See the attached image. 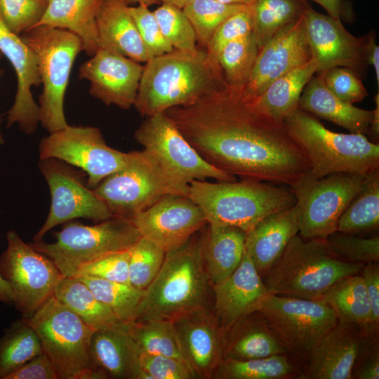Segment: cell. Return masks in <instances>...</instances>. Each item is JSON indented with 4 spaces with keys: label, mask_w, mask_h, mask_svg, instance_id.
Wrapping results in <instances>:
<instances>
[{
    "label": "cell",
    "mask_w": 379,
    "mask_h": 379,
    "mask_svg": "<svg viewBox=\"0 0 379 379\" xmlns=\"http://www.w3.org/2000/svg\"><path fill=\"white\" fill-rule=\"evenodd\" d=\"M164 112L204 159L235 177L291 187L310 170L284 122L227 85Z\"/></svg>",
    "instance_id": "1"
},
{
    "label": "cell",
    "mask_w": 379,
    "mask_h": 379,
    "mask_svg": "<svg viewBox=\"0 0 379 379\" xmlns=\"http://www.w3.org/2000/svg\"><path fill=\"white\" fill-rule=\"evenodd\" d=\"M226 85L221 69L208 62L205 50L188 53L173 49L145 62L133 106L147 117L192 103Z\"/></svg>",
    "instance_id": "2"
},
{
    "label": "cell",
    "mask_w": 379,
    "mask_h": 379,
    "mask_svg": "<svg viewBox=\"0 0 379 379\" xmlns=\"http://www.w3.org/2000/svg\"><path fill=\"white\" fill-rule=\"evenodd\" d=\"M202 229L178 248L166 253L159 272L144 290L133 321H172L206 308L211 286L204 258L206 232H201Z\"/></svg>",
    "instance_id": "3"
},
{
    "label": "cell",
    "mask_w": 379,
    "mask_h": 379,
    "mask_svg": "<svg viewBox=\"0 0 379 379\" xmlns=\"http://www.w3.org/2000/svg\"><path fill=\"white\" fill-rule=\"evenodd\" d=\"M187 196L201 209L208 225L234 226L246 233L267 215L295 204L288 186L252 179L193 180Z\"/></svg>",
    "instance_id": "4"
},
{
    "label": "cell",
    "mask_w": 379,
    "mask_h": 379,
    "mask_svg": "<svg viewBox=\"0 0 379 379\" xmlns=\"http://www.w3.org/2000/svg\"><path fill=\"white\" fill-rule=\"evenodd\" d=\"M363 266L339 259L324 240L298 234L262 279L271 294L320 300L338 280L359 274Z\"/></svg>",
    "instance_id": "5"
},
{
    "label": "cell",
    "mask_w": 379,
    "mask_h": 379,
    "mask_svg": "<svg viewBox=\"0 0 379 379\" xmlns=\"http://www.w3.org/2000/svg\"><path fill=\"white\" fill-rule=\"evenodd\" d=\"M283 122L305 154L310 165L308 173L314 178L336 173L368 175L379 169V145L364 134L330 131L299 108Z\"/></svg>",
    "instance_id": "6"
},
{
    "label": "cell",
    "mask_w": 379,
    "mask_h": 379,
    "mask_svg": "<svg viewBox=\"0 0 379 379\" xmlns=\"http://www.w3.org/2000/svg\"><path fill=\"white\" fill-rule=\"evenodd\" d=\"M25 319L38 335L59 379L108 378L91 359L90 343L95 330L53 295Z\"/></svg>",
    "instance_id": "7"
},
{
    "label": "cell",
    "mask_w": 379,
    "mask_h": 379,
    "mask_svg": "<svg viewBox=\"0 0 379 379\" xmlns=\"http://www.w3.org/2000/svg\"><path fill=\"white\" fill-rule=\"evenodd\" d=\"M34 53L43 90L39 124L49 133L66 127L64 100L73 63L83 51L80 39L62 29L34 27L20 35Z\"/></svg>",
    "instance_id": "8"
},
{
    "label": "cell",
    "mask_w": 379,
    "mask_h": 379,
    "mask_svg": "<svg viewBox=\"0 0 379 379\" xmlns=\"http://www.w3.org/2000/svg\"><path fill=\"white\" fill-rule=\"evenodd\" d=\"M188 186L142 149L128 152L125 166L106 177L93 190L114 217L131 220L166 195H187Z\"/></svg>",
    "instance_id": "9"
},
{
    "label": "cell",
    "mask_w": 379,
    "mask_h": 379,
    "mask_svg": "<svg viewBox=\"0 0 379 379\" xmlns=\"http://www.w3.org/2000/svg\"><path fill=\"white\" fill-rule=\"evenodd\" d=\"M30 245L56 265L62 277H74L82 266L107 255L128 250L141 237L133 222L113 217L93 225L69 221L53 234Z\"/></svg>",
    "instance_id": "10"
},
{
    "label": "cell",
    "mask_w": 379,
    "mask_h": 379,
    "mask_svg": "<svg viewBox=\"0 0 379 379\" xmlns=\"http://www.w3.org/2000/svg\"><path fill=\"white\" fill-rule=\"evenodd\" d=\"M308 172L289 187L295 197L298 234L305 239L324 240L337 231L340 215L368 175L336 173L314 178Z\"/></svg>",
    "instance_id": "11"
},
{
    "label": "cell",
    "mask_w": 379,
    "mask_h": 379,
    "mask_svg": "<svg viewBox=\"0 0 379 379\" xmlns=\"http://www.w3.org/2000/svg\"><path fill=\"white\" fill-rule=\"evenodd\" d=\"M288 352L305 364L338 318L323 300L270 293L260 310Z\"/></svg>",
    "instance_id": "12"
},
{
    "label": "cell",
    "mask_w": 379,
    "mask_h": 379,
    "mask_svg": "<svg viewBox=\"0 0 379 379\" xmlns=\"http://www.w3.org/2000/svg\"><path fill=\"white\" fill-rule=\"evenodd\" d=\"M6 239L0 272L12 290L13 305L22 317L29 318L53 295L62 276L51 259L26 244L14 230L7 232Z\"/></svg>",
    "instance_id": "13"
},
{
    "label": "cell",
    "mask_w": 379,
    "mask_h": 379,
    "mask_svg": "<svg viewBox=\"0 0 379 379\" xmlns=\"http://www.w3.org/2000/svg\"><path fill=\"white\" fill-rule=\"evenodd\" d=\"M143 149L152 155L175 179L189 185L193 180L213 178L234 181V175L204 159L165 112L145 117L134 133Z\"/></svg>",
    "instance_id": "14"
},
{
    "label": "cell",
    "mask_w": 379,
    "mask_h": 379,
    "mask_svg": "<svg viewBox=\"0 0 379 379\" xmlns=\"http://www.w3.org/2000/svg\"><path fill=\"white\" fill-rule=\"evenodd\" d=\"M39 154L40 160L54 158L81 169L92 189L123 168L128 159V152L107 145L99 128L83 126L67 125L49 133L41 140Z\"/></svg>",
    "instance_id": "15"
},
{
    "label": "cell",
    "mask_w": 379,
    "mask_h": 379,
    "mask_svg": "<svg viewBox=\"0 0 379 379\" xmlns=\"http://www.w3.org/2000/svg\"><path fill=\"white\" fill-rule=\"evenodd\" d=\"M39 168L49 187L51 201L47 218L33 241L43 239L53 227L74 219L99 222L114 217L94 190L85 182L84 171L54 158L40 160Z\"/></svg>",
    "instance_id": "16"
},
{
    "label": "cell",
    "mask_w": 379,
    "mask_h": 379,
    "mask_svg": "<svg viewBox=\"0 0 379 379\" xmlns=\"http://www.w3.org/2000/svg\"><path fill=\"white\" fill-rule=\"evenodd\" d=\"M311 59L303 13L259 50L247 83L238 91L241 99L248 102L253 101L276 79Z\"/></svg>",
    "instance_id": "17"
},
{
    "label": "cell",
    "mask_w": 379,
    "mask_h": 379,
    "mask_svg": "<svg viewBox=\"0 0 379 379\" xmlns=\"http://www.w3.org/2000/svg\"><path fill=\"white\" fill-rule=\"evenodd\" d=\"M130 220L141 237L166 253L178 248L208 225L199 206L183 194L166 195Z\"/></svg>",
    "instance_id": "18"
},
{
    "label": "cell",
    "mask_w": 379,
    "mask_h": 379,
    "mask_svg": "<svg viewBox=\"0 0 379 379\" xmlns=\"http://www.w3.org/2000/svg\"><path fill=\"white\" fill-rule=\"evenodd\" d=\"M312 59L317 74L341 67L352 69L359 77L368 65L366 38L350 34L341 20L314 11L307 3L304 11Z\"/></svg>",
    "instance_id": "19"
},
{
    "label": "cell",
    "mask_w": 379,
    "mask_h": 379,
    "mask_svg": "<svg viewBox=\"0 0 379 379\" xmlns=\"http://www.w3.org/2000/svg\"><path fill=\"white\" fill-rule=\"evenodd\" d=\"M142 71L140 62L99 48L80 65L79 77L90 81V94L105 105L128 109L134 105Z\"/></svg>",
    "instance_id": "20"
},
{
    "label": "cell",
    "mask_w": 379,
    "mask_h": 379,
    "mask_svg": "<svg viewBox=\"0 0 379 379\" xmlns=\"http://www.w3.org/2000/svg\"><path fill=\"white\" fill-rule=\"evenodd\" d=\"M0 52L11 62L18 80L15 100L7 112L6 126L16 124L23 133L32 134L39 124V109L31 89L41 84L36 55L20 36L11 32L1 21Z\"/></svg>",
    "instance_id": "21"
},
{
    "label": "cell",
    "mask_w": 379,
    "mask_h": 379,
    "mask_svg": "<svg viewBox=\"0 0 379 379\" xmlns=\"http://www.w3.org/2000/svg\"><path fill=\"white\" fill-rule=\"evenodd\" d=\"M211 288L214 295L213 313L220 331L260 311L270 294L246 250L235 271L223 282Z\"/></svg>",
    "instance_id": "22"
},
{
    "label": "cell",
    "mask_w": 379,
    "mask_h": 379,
    "mask_svg": "<svg viewBox=\"0 0 379 379\" xmlns=\"http://www.w3.org/2000/svg\"><path fill=\"white\" fill-rule=\"evenodd\" d=\"M172 321L185 360L198 378H212L222 359L220 328L213 312L200 309Z\"/></svg>",
    "instance_id": "23"
},
{
    "label": "cell",
    "mask_w": 379,
    "mask_h": 379,
    "mask_svg": "<svg viewBox=\"0 0 379 379\" xmlns=\"http://www.w3.org/2000/svg\"><path fill=\"white\" fill-rule=\"evenodd\" d=\"M365 330L339 319L312 351L299 379H351Z\"/></svg>",
    "instance_id": "24"
},
{
    "label": "cell",
    "mask_w": 379,
    "mask_h": 379,
    "mask_svg": "<svg viewBox=\"0 0 379 379\" xmlns=\"http://www.w3.org/2000/svg\"><path fill=\"white\" fill-rule=\"evenodd\" d=\"M222 359L248 360L288 353L260 311L220 331Z\"/></svg>",
    "instance_id": "25"
},
{
    "label": "cell",
    "mask_w": 379,
    "mask_h": 379,
    "mask_svg": "<svg viewBox=\"0 0 379 379\" xmlns=\"http://www.w3.org/2000/svg\"><path fill=\"white\" fill-rule=\"evenodd\" d=\"M298 232L295 204L267 215L247 233L245 250L261 277L279 259Z\"/></svg>",
    "instance_id": "26"
},
{
    "label": "cell",
    "mask_w": 379,
    "mask_h": 379,
    "mask_svg": "<svg viewBox=\"0 0 379 379\" xmlns=\"http://www.w3.org/2000/svg\"><path fill=\"white\" fill-rule=\"evenodd\" d=\"M95 367L102 369L108 378L140 379V352L130 336L126 324L95 330L90 343Z\"/></svg>",
    "instance_id": "27"
},
{
    "label": "cell",
    "mask_w": 379,
    "mask_h": 379,
    "mask_svg": "<svg viewBox=\"0 0 379 379\" xmlns=\"http://www.w3.org/2000/svg\"><path fill=\"white\" fill-rule=\"evenodd\" d=\"M99 48L146 62L149 56L129 6L122 0H104L96 19Z\"/></svg>",
    "instance_id": "28"
},
{
    "label": "cell",
    "mask_w": 379,
    "mask_h": 379,
    "mask_svg": "<svg viewBox=\"0 0 379 379\" xmlns=\"http://www.w3.org/2000/svg\"><path fill=\"white\" fill-rule=\"evenodd\" d=\"M298 108L352 133H368L373 117V110L359 108L334 95L326 88L320 74L313 76L304 88Z\"/></svg>",
    "instance_id": "29"
},
{
    "label": "cell",
    "mask_w": 379,
    "mask_h": 379,
    "mask_svg": "<svg viewBox=\"0 0 379 379\" xmlns=\"http://www.w3.org/2000/svg\"><path fill=\"white\" fill-rule=\"evenodd\" d=\"M104 0H48L46 11L36 26L67 30L82 42L89 56L99 49L96 19Z\"/></svg>",
    "instance_id": "30"
},
{
    "label": "cell",
    "mask_w": 379,
    "mask_h": 379,
    "mask_svg": "<svg viewBox=\"0 0 379 379\" xmlns=\"http://www.w3.org/2000/svg\"><path fill=\"white\" fill-rule=\"evenodd\" d=\"M246 234L237 227L208 225L204 258L211 286L223 282L238 267L245 252Z\"/></svg>",
    "instance_id": "31"
},
{
    "label": "cell",
    "mask_w": 379,
    "mask_h": 379,
    "mask_svg": "<svg viewBox=\"0 0 379 379\" xmlns=\"http://www.w3.org/2000/svg\"><path fill=\"white\" fill-rule=\"evenodd\" d=\"M317 72L311 59L305 65L273 81L263 93L249 103L275 121L284 120L298 108L302 92Z\"/></svg>",
    "instance_id": "32"
},
{
    "label": "cell",
    "mask_w": 379,
    "mask_h": 379,
    "mask_svg": "<svg viewBox=\"0 0 379 379\" xmlns=\"http://www.w3.org/2000/svg\"><path fill=\"white\" fill-rule=\"evenodd\" d=\"M305 364L289 353L248 360L222 359L213 379H293L302 373Z\"/></svg>",
    "instance_id": "33"
},
{
    "label": "cell",
    "mask_w": 379,
    "mask_h": 379,
    "mask_svg": "<svg viewBox=\"0 0 379 379\" xmlns=\"http://www.w3.org/2000/svg\"><path fill=\"white\" fill-rule=\"evenodd\" d=\"M53 296L93 330L110 327L120 322L78 277H62L55 287Z\"/></svg>",
    "instance_id": "34"
},
{
    "label": "cell",
    "mask_w": 379,
    "mask_h": 379,
    "mask_svg": "<svg viewBox=\"0 0 379 379\" xmlns=\"http://www.w3.org/2000/svg\"><path fill=\"white\" fill-rule=\"evenodd\" d=\"M321 300L331 307L339 319L354 322L371 331L370 302L364 279L360 273L338 280Z\"/></svg>",
    "instance_id": "35"
},
{
    "label": "cell",
    "mask_w": 379,
    "mask_h": 379,
    "mask_svg": "<svg viewBox=\"0 0 379 379\" xmlns=\"http://www.w3.org/2000/svg\"><path fill=\"white\" fill-rule=\"evenodd\" d=\"M379 226V169L368 174L340 215L337 231L359 235Z\"/></svg>",
    "instance_id": "36"
},
{
    "label": "cell",
    "mask_w": 379,
    "mask_h": 379,
    "mask_svg": "<svg viewBox=\"0 0 379 379\" xmlns=\"http://www.w3.org/2000/svg\"><path fill=\"white\" fill-rule=\"evenodd\" d=\"M43 353L38 335L23 317L13 321L0 338V379Z\"/></svg>",
    "instance_id": "37"
},
{
    "label": "cell",
    "mask_w": 379,
    "mask_h": 379,
    "mask_svg": "<svg viewBox=\"0 0 379 379\" xmlns=\"http://www.w3.org/2000/svg\"><path fill=\"white\" fill-rule=\"evenodd\" d=\"M306 4L299 0H255L251 10L258 50L281 29L298 20Z\"/></svg>",
    "instance_id": "38"
},
{
    "label": "cell",
    "mask_w": 379,
    "mask_h": 379,
    "mask_svg": "<svg viewBox=\"0 0 379 379\" xmlns=\"http://www.w3.org/2000/svg\"><path fill=\"white\" fill-rule=\"evenodd\" d=\"M126 325L140 353L184 359L171 320L147 319Z\"/></svg>",
    "instance_id": "39"
},
{
    "label": "cell",
    "mask_w": 379,
    "mask_h": 379,
    "mask_svg": "<svg viewBox=\"0 0 379 379\" xmlns=\"http://www.w3.org/2000/svg\"><path fill=\"white\" fill-rule=\"evenodd\" d=\"M258 46L253 32L227 44L218 58L228 87L240 91L247 83L253 68Z\"/></svg>",
    "instance_id": "40"
},
{
    "label": "cell",
    "mask_w": 379,
    "mask_h": 379,
    "mask_svg": "<svg viewBox=\"0 0 379 379\" xmlns=\"http://www.w3.org/2000/svg\"><path fill=\"white\" fill-rule=\"evenodd\" d=\"M78 278L88 286L95 296L112 312L120 322L128 324L134 320L144 290L128 284L95 277Z\"/></svg>",
    "instance_id": "41"
},
{
    "label": "cell",
    "mask_w": 379,
    "mask_h": 379,
    "mask_svg": "<svg viewBox=\"0 0 379 379\" xmlns=\"http://www.w3.org/2000/svg\"><path fill=\"white\" fill-rule=\"evenodd\" d=\"M247 6L225 4L217 0H195L182 11L195 31L197 42L206 48L219 26Z\"/></svg>",
    "instance_id": "42"
},
{
    "label": "cell",
    "mask_w": 379,
    "mask_h": 379,
    "mask_svg": "<svg viewBox=\"0 0 379 379\" xmlns=\"http://www.w3.org/2000/svg\"><path fill=\"white\" fill-rule=\"evenodd\" d=\"M165 255V251L161 247L141 237L129 249L130 284L145 290L159 272Z\"/></svg>",
    "instance_id": "43"
},
{
    "label": "cell",
    "mask_w": 379,
    "mask_h": 379,
    "mask_svg": "<svg viewBox=\"0 0 379 379\" xmlns=\"http://www.w3.org/2000/svg\"><path fill=\"white\" fill-rule=\"evenodd\" d=\"M153 13L164 37L173 49L188 53L198 51L195 31L182 9L162 4Z\"/></svg>",
    "instance_id": "44"
},
{
    "label": "cell",
    "mask_w": 379,
    "mask_h": 379,
    "mask_svg": "<svg viewBox=\"0 0 379 379\" xmlns=\"http://www.w3.org/2000/svg\"><path fill=\"white\" fill-rule=\"evenodd\" d=\"M324 241L328 249L343 261L361 265L379 261L378 235L364 237L336 231Z\"/></svg>",
    "instance_id": "45"
},
{
    "label": "cell",
    "mask_w": 379,
    "mask_h": 379,
    "mask_svg": "<svg viewBox=\"0 0 379 379\" xmlns=\"http://www.w3.org/2000/svg\"><path fill=\"white\" fill-rule=\"evenodd\" d=\"M47 5L48 0H0V21L20 36L36 26Z\"/></svg>",
    "instance_id": "46"
},
{
    "label": "cell",
    "mask_w": 379,
    "mask_h": 379,
    "mask_svg": "<svg viewBox=\"0 0 379 379\" xmlns=\"http://www.w3.org/2000/svg\"><path fill=\"white\" fill-rule=\"evenodd\" d=\"M253 28L251 6L228 18L214 32L205 48L208 62L213 67H220L218 58L224 47L231 41L251 33Z\"/></svg>",
    "instance_id": "47"
},
{
    "label": "cell",
    "mask_w": 379,
    "mask_h": 379,
    "mask_svg": "<svg viewBox=\"0 0 379 379\" xmlns=\"http://www.w3.org/2000/svg\"><path fill=\"white\" fill-rule=\"evenodd\" d=\"M144 379H194L197 374L182 358L140 353L139 357Z\"/></svg>",
    "instance_id": "48"
},
{
    "label": "cell",
    "mask_w": 379,
    "mask_h": 379,
    "mask_svg": "<svg viewBox=\"0 0 379 379\" xmlns=\"http://www.w3.org/2000/svg\"><path fill=\"white\" fill-rule=\"evenodd\" d=\"M129 10L149 58L173 50L164 37L154 13L149 11L148 6L138 4L129 6Z\"/></svg>",
    "instance_id": "49"
},
{
    "label": "cell",
    "mask_w": 379,
    "mask_h": 379,
    "mask_svg": "<svg viewBox=\"0 0 379 379\" xmlns=\"http://www.w3.org/2000/svg\"><path fill=\"white\" fill-rule=\"evenodd\" d=\"M129 249L111 253L89 262L80 267L74 277H95L130 284Z\"/></svg>",
    "instance_id": "50"
},
{
    "label": "cell",
    "mask_w": 379,
    "mask_h": 379,
    "mask_svg": "<svg viewBox=\"0 0 379 379\" xmlns=\"http://www.w3.org/2000/svg\"><path fill=\"white\" fill-rule=\"evenodd\" d=\"M320 75L326 88L344 102L353 104L368 95L360 77L350 69L335 67Z\"/></svg>",
    "instance_id": "51"
},
{
    "label": "cell",
    "mask_w": 379,
    "mask_h": 379,
    "mask_svg": "<svg viewBox=\"0 0 379 379\" xmlns=\"http://www.w3.org/2000/svg\"><path fill=\"white\" fill-rule=\"evenodd\" d=\"M378 333L366 331L354 361L351 379L379 378Z\"/></svg>",
    "instance_id": "52"
},
{
    "label": "cell",
    "mask_w": 379,
    "mask_h": 379,
    "mask_svg": "<svg viewBox=\"0 0 379 379\" xmlns=\"http://www.w3.org/2000/svg\"><path fill=\"white\" fill-rule=\"evenodd\" d=\"M6 379H59L50 359L43 352L25 362Z\"/></svg>",
    "instance_id": "53"
},
{
    "label": "cell",
    "mask_w": 379,
    "mask_h": 379,
    "mask_svg": "<svg viewBox=\"0 0 379 379\" xmlns=\"http://www.w3.org/2000/svg\"><path fill=\"white\" fill-rule=\"evenodd\" d=\"M360 274L364 279L371 306V330L379 333V263L364 265Z\"/></svg>",
    "instance_id": "54"
},
{
    "label": "cell",
    "mask_w": 379,
    "mask_h": 379,
    "mask_svg": "<svg viewBox=\"0 0 379 379\" xmlns=\"http://www.w3.org/2000/svg\"><path fill=\"white\" fill-rule=\"evenodd\" d=\"M306 3L307 1H313L321 5L328 13V15L341 20L342 18L347 16L349 12L343 0H299Z\"/></svg>",
    "instance_id": "55"
},
{
    "label": "cell",
    "mask_w": 379,
    "mask_h": 379,
    "mask_svg": "<svg viewBox=\"0 0 379 379\" xmlns=\"http://www.w3.org/2000/svg\"><path fill=\"white\" fill-rule=\"evenodd\" d=\"M366 58L368 65H371L374 69L377 80L379 84V48L376 44L375 36L370 33L366 36Z\"/></svg>",
    "instance_id": "56"
},
{
    "label": "cell",
    "mask_w": 379,
    "mask_h": 379,
    "mask_svg": "<svg viewBox=\"0 0 379 379\" xmlns=\"http://www.w3.org/2000/svg\"><path fill=\"white\" fill-rule=\"evenodd\" d=\"M375 108L373 112V117L368 133L370 135L372 142L378 143L379 138V94L375 97Z\"/></svg>",
    "instance_id": "57"
},
{
    "label": "cell",
    "mask_w": 379,
    "mask_h": 379,
    "mask_svg": "<svg viewBox=\"0 0 379 379\" xmlns=\"http://www.w3.org/2000/svg\"><path fill=\"white\" fill-rule=\"evenodd\" d=\"M0 302L13 305V294L10 285L0 272Z\"/></svg>",
    "instance_id": "58"
},
{
    "label": "cell",
    "mask_w": 379,
    "mask_h": 379,
    "mask_svg": "<svg viewBox=\"0 0 379 379\" xmlns=\"http://www.w3.org/2000/svg\"><path fill=\"white\" fill-rule=\"evenodd\" d=\"M162 4H168L183 9L185 6L195 0H159Z\"/></svg>",
    "instance_id": "59"
},
{
    "label": "cell",
    "mask_w": 379,
    "mask_h": 379,
    "mask_svg": "<svg viewBox=\"0 0 379 379\" xmlns=\"http://www.w3.org/2000/svg\"><path fill=\"white\" fill-rule=\"evenodd\" d=\"M221 3L230 5L252 6L255 0H217Z\"/></svg>",
    "instance_id": "60"
},
{
    "label": "cell",
    "mask_w": 379,
    "mask_h": 379,
    "mask_svg": "<svg viewBox=\"0 0 379 379\" xmlns=\"http://www.w3.org/2000/svg\"><path fill=\"white\" fill-rule=\"evenodd\" d=\"M122 1H124L128 6L130 4H138V5L142 4L148 7L151 5L159 3V0H122Z\"/></svg>",
    "instance_id": "61"
},
{
    "label": "cell",
    "mask_w": 379,
    "mask_h": 379,
    "mask_svg": "<svg viewBox=\"0 0 379 379\" xmlns=\"http://www.w3.org/2000/svg\"><path fill=\"white\" fill-rule=\"evenodd\" d=\"M1 57H2V54L0 52V60L1 59ZM2 74H3V69L0 68V78L1 77ZM4 142H5L4 138L2 134L1 129V119H0V145H4Z\"/></svg>",
    "instance_id": "62"
}]
</instances>
